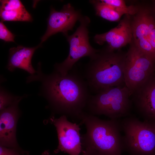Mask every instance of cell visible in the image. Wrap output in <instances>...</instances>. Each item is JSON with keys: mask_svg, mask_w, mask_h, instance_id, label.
<instances>
[{"mask_svg": "<svg viewBox=\"0 0 155 155\" xmlns=\"http://www.w3.org/2000/svg\"><path fill=\"white\" fill-rule=\"evenodd\" d=\"M40 82V92L53 110L73 120H80L90 95L86 80L76 72L63 75L54 70L49 74L42 71L39 63L36 72L26 78V83Z\"/></svg>", "mask_w": 155, "mask_h": 155, "instance_id": "1", "label": "cell"}, {"mask_svg": "<svg viewBox=\"0 0 155 155\" xmlns=\"http://www.w3.org/2000/svg\"><path fill=\"white\" fill-rule=\"evenodd\" d=\"M80 120L86 129L81 135L82 151L97 155H122V135L119 119H101L84 111Z\"/></svg>", "mask_w": 155, "mask_h": 155, "instance_id": "2", "label": "cell"}, {"mask_svg": "<svg viewBox=\"0 0 155 155\" xmlns=\"http://www.w3.org/2000/svg\"><path fill=\"white\" fill-rule=\"evenodd\" d=\"M126 53L99 50L90 58L84 78L89 88L97 93L108 88L125 85L124 70Z\"/></svg>", "mask_w": 155, "mask_h": 155, "instance_id": "3", "label": "cell"}, {"mask_svg": "<svg viewBox=\"0 0 155 155\" xmlns=\"http://www.w3.org/2000/svg\"><path fill=\"white\" fill-rule=\"evenodd\" d=\"M130 92L125 85L103 89L90 96L85 110L92 115L119 119L130 115L133 106Z\"/></svg>", "mask_w": 155, "mask_h": 155, "instance_id": "4", "label": "cell"}, {"mask_svg": "<svg viewBox=\"0 0 155 155\" xmlns=\"http://www.w3.org/2000/svg\"><path fill=\"white\" fill-rule=\"evenodd\" d=\"M120 120L123 150L129 155H155L154 123L131 115Z\"/></svg>", "mask_w": 155, "mask_h": 155, "instance_id": "5", "label": "cell"}, {"mask_svg": "<svg viewBox=\"0 0 155 155\" xmlns=\"http://www.w3.org/2000/svg\"><path fill=\"white\" fill-rule=\"evenodd\" d=\"M79 21L80 24L75 31L71 35L65 36L69 45L68 56L63 62L56 63L54 66V70L63 75H67L80 59L85 57L92 58L99 51L93 48L89 42L88 28L90 22L89 18L82 16Z\"/></svg>", "mask_w": 155, "mask_h": 155, "instance_id": "6", "label": "cell"}, {"mask_svg": "<svg viewBox=\"0 0 155 155\" xmlns=\"http://www.w3.org/2000/svg\"><path fill=\"white\" fill-rule=\"evenodd\" d=\"M131 45L126 53L124 70L125 84L131 95L155 71V62Z\"/></svg>", "mask_w": 155, "mask_h": 155, "instance_id": "7", "label": "cell"}, {"mask_svg": "<svg viewBox=\"0 0 155 155\" xmlns=\"http://www.w3.org/2000/svg\"><path fill=\"white\" fill-rule=\"evenodd\" d=\"M131 20L132 42L155 62V21L149 9L139 8Z\"/></svg>", "mask_w": 155, "mask_h": 155, "instance_id": "8", "label": "cell"}, {"mask_svg": "<svg viewBox=\"0 0 155 155\" xmlns=\"http://www.w3.org/2000/svg\"><path fill=\"white\" fill-rule=\"evenodd\" d=\"M50 120L56 127L59 141L58 146L54 152L57 154L63 152L69 155H80L82 152L81 123L69 122L65 115L56 119L53 116Z\"/></svg>", "mask_w": 155, "mask_h": 155, "instance_id": "9", "label": "cell"}, {"mask_svg": "<svg viewBox=\"0 0 155 155\" xmlns=\"http://www.w3.org/2000/svg\"><path fill=\"white\" fill-rule=\"evenodd\" d=\"M82 16L70 3L64 5L59 11L51 8L47 19V28L41 38L40 44H42L50 36L58 32H61L65 36L68 35V32L72 30L76 22Z\"/></svg>", "mask_w": 155, "mask_h": 155, "instance_id": "10", "label": "cell"}, {"mask_svg": "<svg viewBox=\"0 0 155 155\" xmlns=\"http://www.w3.org/2000/svg\"><path fill=\"white\" fill-rule=\"evenodd\" d=\"M133 105L143 121L155 123V73L131 95Z\"/></svg>", "mask_w": 155, "mask_h": 155, "instance_id": "11", "label": "cell"}, {"mask_svg": "<svg viewBox=\"0 0 155 155\" xmlns=\"http://www.w3.org/2000/svg\"><path fill=\"white\" fill-rule=\"evenodd\" d=\"M27 96H17L8 107L0 111V146L20 151L16 137L17 121L19 113L18 104L23 98Z\"/></svg>", "mask_w": 155, "mask_h": 155, "instance_id": "12", "label": "cell"}, {"mask_svg": "<svg viewBox=\"0 0 155 155\" xmlns=\"http://www.w3.org/2000/svg\"><path fill=\"white\" fill-rule=\"evenodd\" d=\"M126 15L115 27L105 33L96 34L94 38L95 42L100 45L107 42L108 45L106 48L111 51L131 43L132 40L131 20L130 15Z\"/></svg>", "mask_w": 155, "mask_h": 155, "instance_id": "13", "label": "cell"}, {"mask_svg": "<svg viewBox=\"0 0 155 155\" xmlns=\"http://www.w3.org/2000/svg\"><path fill=\"white\" fill-rule=\"evenodd\" d=\"M41 44L34 47H29L21 45L11 48L6 68L11 72L13 71L16 68L22 69L33 75L36 72L32 64V59L36 49L40 47Z\"/></svg>", "mask_w": 155, "mask_h": 155, "instance_id": "14", "label": "cell"}, {"mask_svg": "<svg viewBox=\"0 0 155 155\" xmlns=\"http://www.w3.org/2000/svg\"><path fill=\"white\" fill-rule=\"evenodd\" d=\"M1 21L31 22L32 16L19 0H0Z\"/></svg>", "mask_w": 155, "mask_h": 155, "instance_id": "15", "label": "cell"}, {"mask_svg": "<svg viewBox=\"0 0 155 155\" xmlns=\"http://www.w3.org/2000/svg\"><path fill=\"white\" fill-rule=\"evenodd\" d=\"M90 2L94 6L96 15L106 20L111 22H117L124 15L110 6L102 3L100 0L91 1Z\"/></svg>", "mask_w": 155, "mask_h": 155, "instance_id": "16", "label": "cell"}, {"mask_svg": "<svg viewBox=\"0 0 155 155\" xmlns=\"http://www.w3.org/2000/svg\"><path fill=\"white\" fill-rule=\"evenodd\" d=\"M102 3L114 8L116 10L124 14L132 16L137 11L139 8L134 6H127L122 0H101Z\"/></svg>", "mask_w": 155, "mask_h": 155, "instance_id": "17", "label": "cell"}, {"mask_svg": "<svg viewBox=\"0 0 155 155\" xmlns=\"http://www.w3.org/2000/svg\"><path fill=\"white\" fill-rule=\"evenodd\" d=\"M17 96L13 95L1 86L0 91V111L6 108L15 100Z\"/></svg>", "mask_w": 155, "mask_h": 155, "instance_id": "18", "label": "cell"}, {"mask_svg": "<svg viewBox=\"0 0 155 155\" xmlns=\"http://www.w3.org/2000/svg\"><path fill=\"white\" fill-rule=\"evenodd\" d=\"M15 35L7 28L3 22H0V38L6 42H14Z\"/></svg>", "mask_w": 155, "mask_h": 155, "instance_id": "19", "label": "cell"}, {"mask_svg": "<svg viewBox=\"0 0 155 155\" xmlns=\"http://www.w3.org/2000/svg\"><path fill=\"white\" fill-rule=\"evenodd\" d=\"M18 151L14 149L0 146V155H20Z\"/></svg>", "mask_w": 155, "mask_h": 155, "instance_id": "20", "label": "cell"}, {"mask_svg": "<svg viewBox=\"0 0 155 155\" xmlns=\"http://www.w3.org/2000/svg\"><path fill=\"white\" fill-rule=\"evenodd\" d=\"M82 154L81 155H97L91 152L86 151H82Z\"/></svg>", "mask_w": 155, "mask_h": 155, "instance_id": "21", "label": "cell"}, {"mask_svg": "<svg viewBox=\"0 0 155 155\" xmlns=\"http://www.w3.org/2000/svg\"><path fill=\"white\" fill-rule=\"evenodd\" d=\"M42 155H51L50 153L49 150L45 151L42 154Z\"/></svg>", "mask_w": 155, "mask_h": 155, "instance_id": "22", "label": "cell"}, {"mask_svg": "<svg viewBox=\"0 0 155 155\" xmlns=\"http://www.w3.org/2000/svg\"><path fill=\"white\" fill-rule=\"evenodd\" d=\"M154 124H155V123H154Z\"/></svg>", "mask_w": 155, "mask_h": 155, "instance_id": "23", "label": "cell"}]
</instances>
